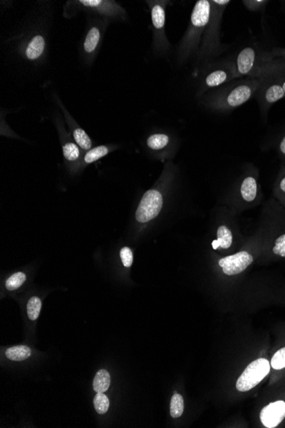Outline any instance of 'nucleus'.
Here are the masks:
<instances>
[{
	"instance_id": "f257e3e1",
	"label": "nucleus",
	"mask_w": 285,
	"mask_h": 428,
	"mask_svg": "<svg viewBox=\"0 0 285 428\" xmlns=\"http://www.w3.org/2000/svg\"><path fill=\"white\" fill-rule=\"evenodd\" d=\"M263 79L239 78L203 95V105L215 111L235 110L255 97Z\"/></svg>"
},
{
	"instance_id": "f03ea898",
	"label": "nucleus",
	"mask_w": 285,
	"mask_h": 428,
	"mask_svg": "<svg viewBox=\"0 0 285 428\" xmlns=\"http://www.w3.org/2000/svg\"><path fill=\"white\" fill-rule=\"evenodd\" d=\"M239 78L264 79L285 68V59L274 57L270 50L244 47L235 60Z\"/></svg>"
},
{
	"instance_id": "7ed1b4c3",
	"label": "nucleus",
	"mask_w": 285,
	"mask_h": 428,
	"mask_svg": "<svg viewBox=\"0 0 285 428\" xmlns=\"http://www.w3.org/2000/svg\"><path fill=\"white\" fill-rule=\"evenodd\" d=\"M211 15L203 32L199 48L200 59L211 60L225 52L221 41V25L226 8L231 5L230 0H210Z\"/></svg>"
},
{
	"instance_id": "20e7f679",
	"label": "nucleus",
	"mask_w": 285,
	"mask_h": 428,
	"mask_svg": "<svg viewBox=\"0 0 285 428\" xmlns=\"http://www.w3.org/2000/svg\"><path fill=\"white\" fill-rule=\"evenodd\" d=\"M211 15L210 0H199L192 10L187 32L180 47L181 60L187 59L192 53L199 50L201 39Z\"/></svg>"
},
{
	"instance_id": "39448f33",
	"label": "nucleus",
	"mask_w": 285,
	"mask_h": 428,
	"mask_svg": "<svg viewBox=\"0 0 285 428\" xmlns=\"http://www.w3.org/2000/svg\"><path fill=\"white\" fill-rule=\"evenodd\" d=\"M237 79L239 78L235 61L228 59L210 63L201 83L199 93L205 95L210 91L221 88Z\"/></svg>"
},
{
	"instance_id": "423d86ee",
	"label": "nucleus",
	"mask_w": 285,
	"mask_h": 428,
	"mask_svg": "<svg viewBox=\"0 0 285 428\" xmlns=\"http://www.w3.org/2000/svg\"><path fill=\"white\" fill-rule=\"evenodd\" d=\"M255 97L265 115L274 104L285 99V68L263 79Z\"/></svg>"
},
{
	"instance_id": "0eeeda50",
	"label": "nucleus",
	"mask_w": 285,
	"mask_h": 428,
	"mask_svg": "<svg viewBox=\"0 0 285 428\" xmlns=\"http://www.w3.org/2000/svg\"><path fill=\"white\" fill-rule=\"evenodd\" d=\"M271 364L265 358H259L248 365L242 375L237 379L236 387L241 393L253 389L268 375Z\"/></svg>"
},
{
	"instance_id": "6e6552de",
	"label": "nucleus",
	"mask_w": 285,
	"mask_h": 428,
	"mask_svg": "<svg viewBox=\"0 0 285 428\" xmlns=\"http://www.w3.org/2000/svg\"><path fill=\"white\" fill-rule=\"evenodd\" d=\"M163 205L162 192L157 189L149 190L141 198L136 214H135V218L140 223L151 222L159 215Z\"/></svg>"
},
{
	"instance_id": "1a4fd4ad",
	"label": "nucleus",
	"mask_w": 285,
	"mask_h": 428,
	"mask_svg": "<svg viewBox=\"0 0 285 428\" xmlns=\"http://www.w3.org/2000/svg\"><path fill=\"white\" fill-rule=\"evenodd\" d=\"M151 6V21L155 31L156 47L164 50L167 47V42L164 32L166 21V1L148 2Z\"/></svg>"
},
{
	"instance_id": "9d476101",
	"label": "nucleus",
	"mask_w": 285,
	"mask_h": 428,
	"mask_svg": "<svg viewBox=\"0 0 285 428\" xmlns=\"http://www.w3.org/2000/svg\"><path fill=\"white\" fill-rule=\"evenodd\" d=\"M254 262V257L250 253L243 251L228 256L219 261V266L222 268L223 273L228 277L239 275Z\"/></svg>"
},
{
	"instance_id": "9b49d317",
	"label": "nucleus",
	"mask_w": 285,
	"mask_h": 428,
	"mask_svg": "<svg viewBox=\"0 0 285 428\" xmlns=\"http://www.w3.org/2000/svg\"><path fill=\"white\" fill-rule=\"evenodd\" d=\"M259 418L266 427L274 428L279 426L285 418V402H273L265 406L262 409Z\"/></svg>"
},
{
	"instance_id": "f8f14e48",
	"label": "nucleus",
	"mask_w": 285,
	"mask_h": 428,
	"mask_svg": "<svg viewBox=\"0 0 285 428\" xmlns=\"http://www.w3.org/2000/svg\"><path fill=\"white\" fill-rule=\"evenodd\" d=\"M241 197L247 203L257 201L259 197V186L258 174L250 172L243 177L239 187Z\"/></svg>"
},
{
	"instance_id": "ddd939ff",
	"label": "nucleus",
	"mask_w": 285,
	"mask_h": 428,
	"mask_svg": "<svg viewBox=\"0 0 285 428\" xmlns=\"http://www.w3.org/2000/svg\"><path fill=\"white\" fill-rule=\"evenodd\" d=\"M45 39H44L42 36H36L28 46L26 50L28 59L30 60L37 59L38 57L42 55L44 49H45Z\"/></svg>"
},
{
	"instance_id": "4468645a",
	"label": "nucleus",
	"mask_w": 285,
	"mask_h": 428,
	"mask_svg": "<svg viewBox=\"0 0 285 428\" xmlns=\"http://www.w3.org/2000/svg\"><path fill=\"white\" fill-rule=\"evenodd\" d=\"M111 386V375L108 371L101 369L97 373L93 380V389L97 393H105Z\"/></svg>"
},
{
	"instance_id": "2eb2a0df",
	"label": "nucleus",
	"mask_w": 285,
	"mask_h": 428,
	"mask_svg": "<svg viewBox=\"0 0 285 428\" xmlns=\"http://www.w3.org/2000/svg\"><path fill=\"white\" fill-rule=\"evenodd\" d=\"M170 138L165 133H154L147 139V147L153 151H160L169 146Z\"/></svg>"
},
{
	"instance_id": "dca6fc26",
	"label": "nucleus",
	"mask_w": 285,
	"mask_h": 428,
	"mask_svg": "<svg viewBox=\"0 0 285 428\" xmlns=\"http://www.w3.org/2000/svg\"><path fill=\"white\" fill-rule=\"evenodd\" d=\"M6 355L12 361H24L30 357L31 350L26 346L10 347L8 350H6Z\"/></svg>"
},
{
	"instance_id": "f3484780",
	"label": "nucleus",
	"mask_w": 285,
	"mask_h": 428,
	"mask_svg": "<svg viewBox=\"0 0 285 428\" xmlns=\"http://www.w3.org/2000/svg\"><path fill=\"white\" fill-rule=\"evenodd\" d=\"M100 39V32L97 28H93L86 35L84 48L86 53H93L97 48L98 42Z\"/></svg>"
},
{
	"instance_id": "a211bd4d",
	"label": "nucleus",
	"mask_w": 285,
	"mask_h": 428,
	"mask_svg": "<svg viewBox=\"0 0 285 428\" xmlns=\"http://www.w3.org/2000/svg\"><path fill=\"white\" fill-rule=\"evenodd\" d=\"M217 241L222 249H228L232 244V234L231 230L226 226L219 227Z\"/></svg>"
},
{
	"instance_id": "6ab92c4d",
	"label": "nucleus",
	"mask_w": 285,
	"mask_h": 428,
	"mask_svg": "<svg viewBox=\"0 0 285 428\" xmlns=\"http://www.w3.org/2000/svg\"><path fill=\"white\" fill-rule=\"evenodd\" d=\"M27 280V275L23 272H17L7 279L6 281V288L8 291H15L21 286H23Z\"/></svg>"
},
{
	"instance_id": "aec40b11",
	"label": "nucleus",
	"mask_w": 285,
	"mask_h": 428,
	"mask_svg": "<svg viewBox=\"0 0 285 428\" xmlns=\"http://www.w3.org/2000/svg\"><path fill=\"white\" fill-rule=\"evenodd\" d=\"M184 412V399L181 394L174 393L170 404V415L174 418H178Z\"/></svg>"
},
{
	"instance_id": "412c9836",
	"label": "nucleus",
	"mask_w": 285,
	"mask_h": 428,
	"mask_svg": "<svg viewBox=\"0 0 285 428\" xmlns=\"http://www.w3.org/2000/svg\"><path fill=\"white\" fill-rule=\"evenodd\" d=\"M42 303L38 297H32L28 300L27 304V311L29 319L31 321L37 320L40 310H42Z\"/></svg>"
},
{
	"instance_id": "4be33fe9",
	"label": "nucleus",
	"mask_w": 285,
	"mask_h": 428,
	"mask_svg": "<svg viewBox=\"0 0 285 428\" xmlns=\"http://www.w3.org/2000/svg\"><path fill=\"white\" fill-rule=\"evenodd\" d=\"M109 148L104 146L95 147L93 149H91L89 151H87V153L85 155V158H84V161L86 163H91L98 160L102 158H104V156L109 153Z\"/></svg>"
},
{
	"instance_id": "5701e85b",
	"label": "nucleus",
	"mask_w": 285,
	"mask_h": 428,
	"mask_svg": "<svg viewBox=\"0 0 285 428\" xmlns=\"http://www.w3.org/2000/svg\"><path fill=\"white\" fill-rule=\"evenodd\" d=\"M274 191H275L276 197L285 206V166L280 170Z\"/></svg>"
},
{
	"instance_id": "b1692460",
	"label": "nucleus",
	"mask_w": 285,
	"mask_h": 428,
	"mask_svg": "<svg viewBox=\"0 0 285 428\" xmlns=\"http://www.w3.org/2000/svg\"><path fill=\"white\" fill-rule=\"evenodd\" d=\"M74 138L78 146L83 150H89L91 147V140L87 133L82 129H75L74 130Z\"/></svg>"
},
{
	"instance_id": "393cba45",
	"label": "nucleus",
	"mask_w": 285,
	"mask_h": 428,
	"mask_svg": "<svg viewBox=\"0 0 285 428\" xmlns=\"http://www.w3.org/2000/svg\"><path fill=\"white\" fill-rule=\"evenodd\" d=\"M244 7L251 12H264L269 1L268 0H244Z\"/></svg>"
},
{
	"instance_id": "a878e982",
	"label": "nucleus",
	"mask_w": 285,
	"mask_h": 428,
	"mask_svg": "<svg viewBox=\"0 0 285 428\" xmlns=\"http://www.w3.org/2000/svg\"><path fill=\"white\" fill-rule=\"evenodd\" d=\"M93 404L95 409L98 413H105L108 411L109 407V400L107 396H105L104 393H98L93 399Z\"/></svg>"
},
{
	"instance_id": "bb28decb",
	"label": "nucleus",
	"mask_w": 285,
	"mask_h": 428,
	"mask_svg": "<svg viewBox=\"0 0 285 428\" xmlns=\"http://www.w3.org/2000/svg\"><path fill=\"white\" fill-rule=\"evenodd\" d=\"M64 158L68 161H76L80 158V151L77 145L68 142L63 147Z\"/></svg>"
},
{
	"instance_id": "cd10ccee",
	"label": "nucleus",
	"mask_w": 285,
	"mask_h": 428,
	"mask_svg": "<svg viewBox=\"0 0 285 428\" xmlns=\"http://www.w3.org/2000/svg\"><path fill=\"white\" fill-rule=\"evenodd\" d=\"M272 368L276 370H280L285 368V347L280 349L279 351H277L275 354H274L271 362Z\"/></svg>"
},
{
	"instance_id": "c85d7f7f",
	"label": "nucleus",
	"mask_w": 285,
	"mask_h": 428,
	"mask_svg": "<svg viewBox=\"0 0 285 428\" xmlns=\"http://www.w3.org/2000/svg\"><path fill=\"white\" fill-rule=\"evenodd\" d=\"M272 251L274 255L285 257V234L277 237Z\"/></svg>"
},
{
	"instance_id": "c756f323",
	"label": "nucleus",
	"mask_w": 285,
	"mask_h": 428,
	"mask_svg": "<svg viewBox=\"0 0 285 428\" xmlns=\"http://www.w3.org/2000/svg\"><path fill=\"white\" fill-rule=\"evenodd\" d=\"M120 255L124 267L130 268L133 266L134 255L129 248H123L120 250Z\"/></svg>"
},
{
	"instance_id": "7c9ffc66",
	"label": "nucleus",
	"mask_w": 285,
	"mask_h": 428,
	"mask_svg": "<svg viewBox=\"0 0 285 428\" xmlns=\"http://www.w3.org/2000/svg\"><path fill=\"white\" fill-rule=\"evenodd\" d=\"M80 3L86 7H91V8H101L102 10H106V12L108 10L107 6H109V2L100 1V0H82Z\"/></svg>"
},
{
	"instance_id": "2f4dec72",
	"label": "nucleus",
	"mask_w": 285,
	"mask_h": 428,
	"mask_svg": "<svg viewBox=\"0 0 285 428\" xmlns=\"http://www.w3.org/2000/svg\"><path fill=\"white\" fill-rule=\"evenodd\" d=\"M270 53H271V55L274 57L285 59V48H281V47H274V48L270 50Z\"/></svg>"
},
{
	"instance_id": "473e14b6",
	"label": "nucleus",
	"mask_w": 285,
	"mask_h": 428,
	"mask_svg": "<svg viewBox=\"0 0 285 428\" xmlns=\"http://www.w3.org/2000/svg\"><path fill=\"white\" fill-rule=\"evenodd\" d=\"M279 152L281 157H282L284 160L285 161V133L282 139H281L279 141Z\"/></svg>"
},
{
	"instance_id": "72a5a7b5",
	"label": "nucleus",
	"mask_w": 285,
	"mask_h": 428,
	"mask_svg": "<svg viewBox=\"0 0 285 428\" xmlns=\"http://www.w3.org/2000/svg\"><path fill=\"white\" fill-rule=\"evenodd\" d=\"M212 246H213L214 250H217L219 248H220V244H219V242L217 241V239H215V241L212 243Z\"/></svg>"
}]
</instances>
